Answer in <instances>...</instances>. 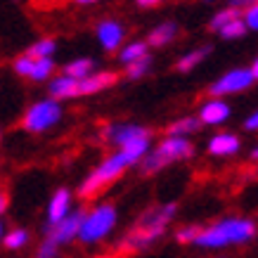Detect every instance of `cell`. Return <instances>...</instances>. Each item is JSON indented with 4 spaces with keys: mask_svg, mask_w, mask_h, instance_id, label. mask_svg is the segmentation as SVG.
Returning a JSON list of instances; mask_svg holds the SVG:
<instances>
[{
    "mask_svg": "<svg viewBox=\"0 0 258 258\" xmlns=\"http://www.w3.org/2000/svg\"><path fill=\"white\" fill-rule=\"evenodd\" d=\"M178 211L175 204H164V206H157V209H147V211L140 216L138 225L128 230V235L123 237L121 242V249L123 251H142L147 249L149 244H154L159 237L166 232L168 223L173 220Z\"/></svg>",
    "mask_w": 258,
    "mask_h": 258,
    "instance_id": "1",
    "label": "cell"
},
{
    "mask_svg": "<svg viewBox=\"0 0 258 258\" xmlns=\"http://www.w3.org/2000/svg\"><path fill=\"white\" fill-rule=\"evenodd\" d=\"M8 195H5V192H3V189H0V213H5V209H8Z\"/></svg>",
    "mask_w": 258,
    "mask_h": 258,
    "instance_id": "32",
    "label": "cell"
},
{
    "mask_svg": "<svg viewBox=\"0 0 258 258\" xmlns=\"http://www.w3.org/2000/svg\"><path fill=\"white\" fill-rule=\"evenodd\" d=\"M235 19H239V12H237L235 8H225L211 17V24H209V26H211L213 31H220V29H225L227 24L235 22Z\"/></svg>",
    "mask_w": 258,
    "mask_h": 258,
    "instance_id": "23",
    "label": "cell"
},
{
    "mask_svg": "<svg viewBox=\"0 0 258 258\" xmlns=\"http://www.w3.org/2000/svg\"><path fill=\"white\" fill-rule=\"evenodd\" d=\"M239 152V138L232 133H218L209 140V154L213 157H232Z\"/></svg>",
    "mask_w": 258,
    "mask_h": 258,
    "instance_id": "14",
    "label": "cell"
},
{
    "mask_svg": "<svg viewBox=\"0 0 258 258\" xmlns=\"http://www.w3.org/2000/svg\"><path fill=\"white\" fill-rule=\"evenodd\" d=\"M50 97L52 100H69V97H79V81L69 79V76H57L50 83Z\"/></svg>",
    "mask_w": 258,
    "mask_h": 258,
    "instance_id": "15",
    "label": "cell"
},
{
    "mask_svg": "<svg viewBox=\"0 0 258 258\" xmlns=\"http://www.w3.org/2000/svg\"><path fill=\"white\" fill-rule=\"evenodd\" d=\"M102 138H104V142L114 145L116 149H123L131 147L133 142L152 140V133H149V128L138 123H109L102 128Z\"/></svg>",
    "mask_w": 258,
    "mask_h": 258,
    "instance_id": "7",
    "label": "cell"
},
{
    "mask_svg": "<svg viewBox=\"0 0 258 258\" xmlns=\"http://www.w3.org/2000/svg\"><path fill=\"white\" fill-rule=\"evenodd\" d=\"M55 71V62L52 59H33V69L29 74V79L33 81H47Z\"/></svg>",
    "mask_w": 258,
    "mask_h": 258,
    "instance_id": "22",
    "label": "cell"
},
{
    "mask_svg": "<svg viewBox=\"0 0 258 258\" xmlns=\"http://www.w3.org/2000/svg\"><path fill=\"white\" fill-rule=\"evenodd\" d=\"M131 166H133V161L125 157L123 152H114V154H109L102 164H97V168H93V171L88 173V178L81 182L79 197L90 199V197L100 195L102 189L107 187V185H111V182H114L125 168H131Z\"/></svg>",
    "mask_w": 258,
    "mask_h": 258,
    "instance_id": "3",
    "label": "cell"
},
{
    "mask_svg": "<svg viewBox=\"0 0 258 258\" xmlns=\"http://www.w3.org/2000/svg\"><path fill=\"white\" fill-rule=\"evenodd\" d=\"M118 57H121V62H123L125 67L140 62V59L147 57V43H145V40H133V43H128L125 47H121Z\"/></svg>",
    "mask_w": 258,
    "mask_h": 258,
    "instance_id": "19",
    "label": "cell"
},
{
    "mask_svg": "<svg viewBox=\"0 0 258 258\" xmlns=\"http://www.w3.org/2000/svg\"><path fill=\"white\" fill-rule=\"evenodd\" d=\"M116 209L111 204H97L90 211H86L83 223L79 230V239L83 244H97L109 235L116 225Z\"/></svg>",
    "mask_w": 258,
    "mask_h": 258,
    "instance_id": "5",
    "label": "cell"
},
{
    "mask_svg": "<svg viewBox=\"0 0 258 258\" xmlns=\"http://www.w3.org/2000/svg\"><path fill=\"white\" fill-rule=\"evenodd\" d=\"M242 22L246 29H251V31H258V3H251L249 8H246V12H244Z\"/></svg>",
    "mask_w": 258,
    "mask_h": 258,
    "instance_id": "27",
    "label": "cell"
},
{
    "mask_svg": "<svg viewBox=\"0 0 258 258\" xmlns=\"http://www.w3.org/2000/svg\"><path fill=\"white\" fill-rule=\"evenodd\" d=\"M55 40L52 38H40L36 40L31 47H29V52L26 55L31 57V59H52V55H55Z\"/></svg>",
    "mask_w": 258,
    "mask_h": 258,
    "instance_id": "21",
    "label": "cell"
},
{
    "mask_svg": "<svg viewBox=\"0 0 258 258\" xmlns=\"http://www.w3.org/2000/svg\"><path fill=\"white\" fill-rule=\"evenodd\" d=\"M256 235V223L249 218H223L216 220L213 225L202 227L197 235L195 244L204 249H223V246H235L246 244Z\"/></svg>",
    "mask_w": 258,
    "mask_h": 258,
    "instance_id": "2",
    "label": "cell"
},
{
    "mask_svg": "<svg viewBox=\"0 0 258 258\" xmlns=\"http://www.w3.org/2000/svg\"><path fill=\"white\" fill-rule=\"evenodd\" d=\"M251 159H253V161H258V147L253 149V152H251Z\"/></svg>",
    "mask_w": 258,
    "mask_h": 258,
    "instance_id": "34",
    "label": "cell"
},
{
    "mask_svg": "<svg viewBox=\"0 0 258 258\" xmlns=\"http://www.w3.org/2000/svg\"><path fill=\"white\" fill-rule=\"evenodd\" d=\"M149 67H152V62H149V57H145V59H140V62L131 64V67L125 69V74H128V79L138 81V79H142V76L147 74V71H149Z\"/></svg>",
    "mask_w": 258,
    "mask_h": 258,
    "instance_id": "26",
    "label": "cell"
},
{
    "mask_svg": "<svg viewBox=\"0 0 258 258\" xmlns=\"http://www.w3.org/2000/svg\"><path fill=\"white\" fill-rule=\"evenodd\" d=\"M209 55H211V45H202V47L189 50V52H185V55L178 59V71H192L197 64H202Z\"/></svg>",
    "mask_w": 258,
    "mask_h": 258,
    "instance_id": "18",
    "label": "cell"
},
{
    "mask_svg": "<svg viewBox=\"0 0 258 258\" xmlns=\"http://www.w3.org/2000/svg\"><path fill=\"white\" fill-rule=\"evenodd\" d=\"M244 125H246V131H258V111H253V114L244 121Z\"/></svg>",
    "mask_w": 258,
    "mask_h": 258,
    "instance_id": "31",
    "label": "cell"
},
{
    "mask_svg": "<svg viewBox=\"0 0 258 258\" xmlns=\"http://www.w3.org/2000/svg\"><path fill=\"white\" fill-rule=\"evenodd\" d=\"M5 246H8L10 251H17L22 249V246H26V242H29V232L26 230H22V227H15V230H10L8 235H5Z\"/></svg>",
    "mask_w": 258,
    "mask_h": 258,
    "instance_id": "24",
    "label": "cell"
},
{
    "mask_svg": "<svg viewBox=\"0 0 258 258\" xmlns=\"http://www.w3.org/2000/svg\"><path fill=\"white\" fill-rule=\"evenodd\" d=\"M83 216H86V211H71L64 220H59L57 225L50 227V232H47L45 239H50L57 249H59L62 244L76 239V237H79V230H81V223H83Z\"/></svg>",
    "mask_w": 258,
    "mask_h": 258,
    "instance_id": "9",
    "label": "cell"
},
{
    "mask_svg": "<svg viewBox=\"0 0 258 258\" xmlns=\"http://www.w3.org/2000/svg\"><path fill=\"white\" fill-rule=\"evenodd\" d=\"M102 258H111V256H102Z\"/></svg>",
    "mask_w": 258,
    "mask_h": 258,
    "instance_id": "36",
    "label": "cell"
},
{
    "mask_svg": "<svg viewBox=\"0 0 258 258\" xmlns=\"http://www.w3.org/2000/svg\"><path fill=\"white\" fill-rule=\"evenodd\" d=\"M249 31V29H246V26H244V22H242V17H239V19H235V22H230L225 26V29H220V36H223V38L225 40H237V38H242L244 33Z\"/></svg>",
    "mask_w": 258,
    "mask_h": 258,
    "instance_id": "25",
    "label": "cell"
},
{
    "mask_svg": "<svg viewBox=\"0 0 258 258\" xmlns=\"http://www.w3.org/2000/svg\"><path fill=\"white\" fill-rule=\"evenodd\" d=\"M178 36V24L175 22H164L154 26L147 36V45H154V47H161V45H168L173 38Z\"/></svg>",
    "mask_w": 258,
    "mask_h": 258,
    "instance_id": "16",
    "label": "cell"
},
{
    "mask_svg": "<svg viewBox=\"0 0 258 258\" xmlns=\"http://www.w3.org/2000/svg\"><path fill=\"white\" fill-rule=\"evenodd\" d=\"M90 74H95V62L88 59V57H81V59H71L64 69V76H69L74 81H86Z\"/></svg>",
    "mask_w": 258,
    "mask_h": 258,
    "instance_id": "17",
    "label": "cell"
},
{
    "mask_svg": "<svg viewBox=\"0 0 258 258\" xmlns=\"http://www.w3.org/2000/svg\"><path fill=\"white\" fill-rule=\"evenodd\" d=\"M227 116H230L227 102L216 100V97L204 102V107L199 109V123H206V125H220L223 121H227Z\"/></svg>",
    "mask_w": 258,
    "mask_h": 258,
    "instance_id": "12",
    "label": "cell"
},
{
    "mask_svg": "<svg viewBox=\"0 0 258 258\" xmlns=\"http://www.w3.org/2000/svg\"><path fill=\"white\" fill-rule=\"evenodd\" d=\"M125 38V29L123 24L116 22V19H102L97 24V40L102 43V47L107 52H114Z\"/></svg>",
    "mask_w": 258,
    "mask_h": 258,
    "instance_id": "10",
    "label": "cell"
},
{
    "mask_svg": "<svg viewBox=\"0 0 258 258\" xmlns=\"http://www.w3.org/2000/svg\"><path fill=\"white\" fill-rule=\"evenodd\" d=\"M57 246L50 239H43V244L38 246V253H36V258H55L57 256Z\"/></svg>",
    "mask_w": 258,
    "mask_h": 258,
    "instance_id": "30",
    "label": "cell"
},
{
    "mask_svg": "<svg viewBox=\"0 0 258 258\" xmlns=\"http://www.w3.org/2000/svg\"><path fill=\"white\" fill-rule=\"evenodd\" d=\"M31 69H33V59L29 55H22V57H17L15 59V71L19 74V76H26V79H29Z\"/></svg>",
    "mask_w": 258,
    "mask_h": 258,
    "instance_id": "29",
    "label": "cell"
},
{
    "mask_svg": "<svg viewBox=\"0 0 258 258\" xmlns=\"http://www.w3.org/2000/svg\"><path fill=\"white\" fill-rule=\"evenodd\" d=\"M197 128H199V118L185 116V118H180V121H173L166 133H168V138H187L189 133H195Z\"/></svg>",
    "mask_w": 258,
    "mask_h": 258,
    "instance_id": "20",
    "label": "cell"
},
{
    "mask_svg": "<svg viewBox=\"0 0 258 258\" xmlns=\"http://www.w3.org/2000/svg\"><path fill=\"white\" fill-rule=\"evenodd\" d=\"M116 83V74L114 71H95L86 81H79V95H95L100 90H107Z\"/></svg>",
    "mask_w": 258,
    "mask_h": 258,
    "instance_id": "13",
    "label": "cell"
},
{
    "mask_svg": "<svg viewBox=\"0 0 258 258\" xmlns=\"http://www.w3.org/2000/svg\"><path fill=\"white\" fill-rule=\"evenodd\" d=\"M251 76H253V81H256L258 79V57H256V59H253V64H251Z\"/></svg>",
    "mask_w": 258,
    "mask_h": 258,
    "instance_id": "33",
    "label": "cell"
},
{
    "mask_svg": "<svg viewBox=\"0 0 258 258\" xmlns=\"http://www.w3.org/2000/svg\"><path fill=\"white\" fill-rule=\"evenodd\" d=\"M199 230H202L199 225H185V227H180L178 232H175V237H178L180 244H189V242H195V239H197Z\"/></svg>",
    "mask_w": 258,
    "mask_h": 258,
    "instance_id": "28",
    "label": "cell"
},
{
    "mask_svg": "<svg viewBox=\"0 0 258 258\" xmlns=\"http://www.w3.org/2000/svg\"><path fill=\"white\" fill-rule=\"evenodd\" d=\"M3 235H5V232H3V223H0V239H3Z\"/></svg>",
    "mask_w": 258,
    "mask_h": 258,
    "instance_id": "35",
    "label": "cell"
},
{
    "mask_svg": "<svg viewBox=\"0 0 258 258\" xmlns=\"http://www.w3.org/2000/svg\"><path fill=\"white\" fill-rule=\"evenodd\" d=\"M71 213V192L69 189H57L50 204H47V225L52 227L57 225L59 220H64Z\"/></svg>",
    "mask_w": 258,
    "mask_h": 258,
    "instance_id": "11",
    "label": "cell"
},
{
    "mask_svg": "<svg viewBox=\"0 0 258 258\" xmlns=\"http://www.w3.org/2000/svg\"><path fill=\"white\" fill-rule=\"evenodd\" d=\"M195 154V145L187 140V138H168L161 140L154 147V152H149L147 157L142 159V171L145 173H157L161 171L164 166L173 164V161H182V159H189Z\"/></svg>",
    "mask_w": 258,
    "mask_h": 258,
    "instance_id": "4",
    "label": "cell"
},
{
    "mask_svg": "<svg viewBox=\"0 0 258 258\" xmlns=\"http://www.w3.org/2000/svg\"><path fill=\"white\" fill-rule=\"evenodd\" d=\"M59 118H62V104L52 97H47V100L33 102L31 107L24 111L22 125L29 133H45L52 125L59 123Z\"/></svg>",
    "mask_w": 258,
    "mask_h": 258,
    "instance_id": "6",
    "label": "cell"
},
{
    "mask_svg": "<svg viewBox=\"0 0 258 258\" xmlns=\"http://www.w3.org/2000/svg\"><path fill=\"white\" fill-rule=\"evenodd\" d=\"M251 83H253V76H251L249 69H230L227 74H223L216 83H211L209 93H211L216 100H220L223 95L242 93V90L251 88Z\"/></svg>",
    "mask_w": 258,
    "mask_h": 258,
    "instance_id": "8",
    "label": "cell"
}]
</instances>
